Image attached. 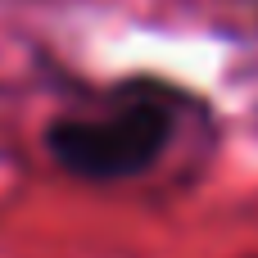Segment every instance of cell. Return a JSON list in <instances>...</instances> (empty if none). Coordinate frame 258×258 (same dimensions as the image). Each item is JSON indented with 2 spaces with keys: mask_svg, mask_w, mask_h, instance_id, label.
<instances>
[{
  "mask_svg": "<svg viewBox=\"0 0 258 258\" xmlns=\"http://www.w3.org/2000/svg\"><path fill=\"white\" fill-rule=\"evenodd\" d=\"M172 141V104L154 86H122L95 113H63L45 127L50 159L95 186L145 177Z\"/></svg>",
  "mask_w": 258,
  "mask_h": 258,
  "instance_id": "1",
  "label": "cell"
}]
</instances>
